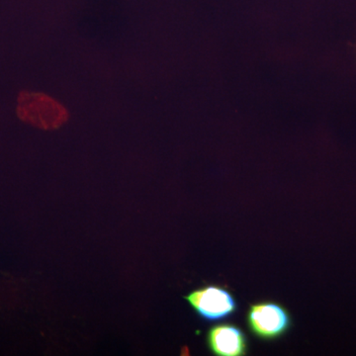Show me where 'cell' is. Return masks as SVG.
I'll return each instance as SVG.
<instances>
[{"label":"cell","instance_id":"1","mask_svg":"<svg viewBox=\"0 0 356 356\" xmlns=\"http://www.w3.org/2000/svg\"><path fill=\"white\" fill-rule=\"evenodd\" d=\"M245 322L248 331L259 341H274L292 329L291 314L286 307L273 301H261L248 307Z\"/></svg>","mask_w":356,"mask_h":356},{"label":"cell","instance_id":"2","mask_svg":"<svg viewBox=\"0 0 356 356\" xmlns=\"http://www.w3.org/2000/svg\"><path fill=\"white\" fill-rule=\"evenodd\" d=\"M16 110L21 120L42 130L60 128L70 117L64 105L41 92L22 91Z\"/></svg>","mask_w":356,"mask_h":356},{"label":"cell","instance_id":"4","mask_svg":"<svg viewBox=\"0 0 356 356\" xmlns=\"http://www.w3.org/2000/svg\"><path fill=\"white\" fill-rule=\"evenodd\" d=\"M206 344L216 356H245L250 348L247 334L232 323L212 325L208 330Z\"/></svg>","mask_w":356,"mask_h":356},{"label":"cell","instance_id":"3","mask_svg":"<svg viewBox=\"0 0 356 356\" xmlns=\"http://www.w3.org/2000/svg\"><path fill=\"white\" fill-rule=\"evenodd\" d=\"M185 301L194 313L205 322H219L235 315L238 302L227 288L211 284L197 288L185 295Z\"/></svg>","mask_w":356,"mask_h":356}]
</instances>
